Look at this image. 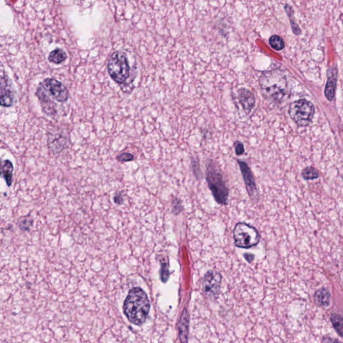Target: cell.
Masks as SVG:
<instances>
[{
	"instance_id": "cell-6",
	"label": "cell",
	"mask_w": 343,
	"mask_h": 343,
	"mask_svg": "<svg viewBox=\"0 0 343 343\" xmlns=\"http://www.w3.org/2000/svg\"><path fill=\"white\" fill-rule=\"evenodd\" d=\"M289 114L299 126L310 124L314 114V107L310 102L300 100L292 103L289 108Z\"/></svg>"
},
{
	"instance_id": "cell-16",
	"label": "cell",
	"mask_w": 343,
	"mask_h": 343,
	"mask_svg": "<svg viewBox=\"0 0 343 343\" xmlns=\"http://www.w3.org/2000/svg\"><path fill=\"white\" fill-rule=\"evenodd\" d=\"M337 86V75L336 70H333L331 75L329 76L327 85L325 88V95L329 101H332L335 98V91H336Z\"/></svg>"
},
{
	"instance_id": "cell-11",
	"label": "cell",
	"mask_w": 343,
	"mask_h": 343,
	"mask_svg": "<svg viewBox=\"0 0 343 343\" xmlns=\"http://www.w3.org/2000/svg\"><path fill=\"white\" fill-rule=\"evenodd\" d=\"M36 95L40 101L43 112L49 116L57 114V104L46 94L40 85L37 87Z\"/></svg>"
},
{
	"instance_id": "cell-12",
	"label": "cell",
	"mask_w": 343,
	"mask_h": 343,
	"mask_svg": "<svg viewBox=\"0 0 343 343\" xmlns=\"http://www.w3.org/2000/svg\"><path fill=\"white\" fill-rule=\"evenodd\" d=\"M238 100L244 111L247 113L251 112L255 107V98L254 94L247 89L241 88L238 90Z\"/></svg>"
},
{
	"instance_id": "cell-4",
	"label": "cell",
	"mask_w": 343,
	"mask_h": 343,
	"mask_svg": "<svg viewBox=\"0 0 343 343\" xmlns=\"http://www.w3.org/2000/svg\"><path fill=\"white\" fill-rule=\"evenodd\" d=\"M107 71L115 83L124 85L130 76V67L126 54L122 51L113 53L108 60Z\"/></svg>"
},
{
	"instance_id": "cell-15",
	"label": "cell",
	"mask_w": 343,
	"mask_h": 343,
	"mask_svg": "<svg viewBox=\"0 0 343 343\" xmlns=\"http://www.w3.org/2000/svg\"><path fill=\"white\" fill-rule=\"evenodd\" d=\"M189 317L186 309L182 313L181 318L179 322V335L182 342H187L188 335V324H189Z\"/></svg>"
},
{
	"instance_id": "cell-10",
	"label": "cell",
	"mask_w": 343,
	"mask_h": 343,
	"mask_svg": "<svg viewBox=\"0 0 343 343\" xmlns=\"http://www.w3.org/2000/svg\"><path fill=\"white\" fill-rule=\"evenodd\" d=\"M15 94L12 84L8 76L2 75L1 77V99L0 103L1 106L10 107L14 103Z\"/></svg>"
},
{
	"instance_id": "cell-2",
	"label": "cell",
	"mask_w": 343,
	"mask_h": 343,
	"mask_svg": "<svg viewBox=\"0 0 343 343\" xmlns=\"http://www.w3.org/2000/svg\"><path fill=\"white\" fill-rule=\"evenodd\" d=\"M262 96L270 102L279 103L288 94V83L286 76L279 70L263 72L260 78Z\"/></svg>"
},
{
	"instance_id": "cell-8",
	"label": "cell",
	"mask_w": 343,
	"mask_h": 343,
	"mask_svg": "<svg viewBox=\"0 0 343 343\" xmlns=\"http://www.w3.org/2000/svg\"><path fill=\"white\" fill-rule=\"evenodd\" d=\"M222 276L217 272L208 271L203 279V290L206 295L216 298L219 295L221 286Z\"/></svg>"
},
{
	"instance_id": "cell-25",
	"label": "cell",
	"mask_w": 343,
	"mask_h": 343,
	"mask_svg": "<svg viewBox=\"0 0 343 343\" xmlns=\"http://www.w3.org/2000/svg\"><path fill=\"white\" fill-rule=\"evenodd\" d=\"M114 202L116 203L117 205H121L124 202V199H123L122 195L120 193L117 194L115 196L114 198H113Z\"/></svg>"
},
{
	"instance_id": "cell-24",
	"label": "cell",
	"mask_w": 343,
	"mask_h": 343,
	"mask_svg": "<svg viewBox=\"0 0 343 343\" xmlns=\"http://www.w3.org/2000/svg\"><path fill=\"white\" fill-rule=\"evenodd\" d=\"M235 148H236V152L237 155L241 156L245 152V149H244V145L243 143L238 141L236 144L235 145Z\"/></svg>"
},
{
	"instance_id": "cell-5",
	"label": "cell",
	"mask_w": 343,
	"mask_h": 343,
	"mask_svg": "<svg viewBox=\"0 0 343 343\" xmlns=\"http://www.w3.org/2000/svg\"><path fill=\"white\" fill-rule=\"evenodd\" d=\"M235 245L237 247L249 249L259 243L260 235L255 227L245 223H239L234 230Z\"/></svg>"
},
{
	"instance_id": "cell-18",
	"label": "cell",
	"mask_w": 343,
	"mask_h": 343,
	"mask_svg": "<svg viewBox=\"0 0 343 343\" xmlns=\"http://www.w3.org/2000/svg\"><path fill=\"white\" fill-rule=\"evenodd\" d=\"M67 53L61 48H56L48 56V61L55 65H60L66 61Z\"/></svg>"
},
{
	"instance_id": "cell-21",
	"label": "cell",
	"mask_w": 343,
	"mask_h": 343,
	"mask_svg": "<svg viewBox=\"0 0 343 343\" xmlns=\"http://www.w3.org/2000/svg\"><path fill=\"white\" fill-rule=\"evenodd\" d=\"M318 172L312 167H308L303 171V177L306 180H312L318 178Z\"/></svg>"
},
{
	"instance_id": "cell-1",
	"label": "cell",
	"mask_w": 343,
	"mask_h": 343,
	"mask_svg": "<svg viewBox=\"0 0 343 343\" xmlns=\"http://www.w3.org/2000/svg\"><path fill=\"white\" fill-rule=\"evenodd\" d=\"M123 309L129 321L135 325L141 326L146 320L150 312V300L142 289L136 287L128 292Z\"/></svg>"
},
{
	"instance_id": "cell-13",
	"label": "cell",
	"mask_w": 343,
	"mask_h": 343,
	"mask_svg": "<svg viewBox=\"0 0 343 343\" xmlns=\"http://www.w3.org/2000/svg\"><path fill=\"white\" fill-rule=\"evenodd\" d=\"M67 143L64 136H53V137H49V139H48V146L55 154L61 152L65 148Z\"/></svg>"
},
{
	"instance_id": "cell-9",
	"label": "cell",
	"mask_w": 343,
	"mask_h": 343,
	"mask_svg": "<svg viewBox=\"0 0 343 343\" xmlns=\"http://www.w3.org/2000/svg\"><path fill=\"white\" fill-rule=\"evenodd\" d=\"M238 162L240 171L241 172L242 176H243L247 193L251 198H255L257 195V190L252 172L248 167L246 162L241 161V160H238Z\"/></svg>"
},
{
	"instance_id": "cell-3",
	"label": "cell",
	"mask_w": 343,
	"mask_h": 343,
	"mask_svg": "<svg viewBox=\"0 0 343 343\" xmlns=\"http://www.w3.org/2000/svg\"><path fill=\"white\" fill-rule=\"evenodd\" d=\"M206 179L208 188L214 200L220 205H227L229 188L225 180L223 171L214 160H208L206 164Z\"/></svg>"
},
{
	"instance_id": "cell-20",
	"label": "cell",
	"mask_w": 343,
	"mask_h": 343,
	"mask_svg": "<svg viewBox=\"0 0 343 343\" xmlns=\"http://www.w3.org/2000/svg\"><path fill=\"white\" fill-rule=\"evenodd\" d=\"M270 44L272 48L275 50H281L284 48L285 44L283 39L277 35H274L270 37Z\"/></svg>"
},
{
	"instance_id": "cell-17",
	"label": "cell",
	"mask_w": 343,
	"mask_h": 343,
	"mask_svg": "<svg viewBox=\"0 0 343 343\" xmlns=\"http://www.w3.org/2000/svg\"><path fill=\"white\" fill-rule=\"evenodd\" d=\"M13 172H14V166L12 162L9 160H5L3 162L2 167H1V175L4 178L7 186H12Z\"/></svg>"
},
{
	"instance_id": "cell-22",
	"label": "cell",
	"mask_w": 343,
	"mask_h": 343,
	"mask_svg": "<svg viewBox=\"0 0 343 343\" xmlns=\"http://www.w3.org/2000/svg\"><path fill=\"white\" fill-rule=\"evenodd\" d=\"M134 159V156L133 154H130V153H122V154H119V155L116 156V160L120 162H131Z\"/></svg>"
},
{
	"instance_id": "cell-19",
	"label": "cell",
	"mask_w": 343,
	"mask_h": 343,
	"mask_svg": "<svg viewBox=\"0 0 343 343\" xmlns=\"http://www.w3.org/2000/svg\"><path fill=\"white\" fill-rule=\"evenodd\" d=\"M331 321L337 334L339 336L343 337V316L337 313H334L331 315Z\"/></svg>"
},
{
	"instance_id": "cell-7",
	"label": "cell",
	"mask_w": 343,
	"mask_h": 343,
	"mask_svg": "<svg viewBox=\"0 0 343 343\" xmlns=\"http://www.w3.org/2000/svg\"><path fill=\"white\" fill-rule=\"evenodd\" d=\"M50 98L60 103H65L69 98V91L64 84L53 78H47L40 85Z\"/></svg>"
},
{
	"instance_id": "cell-14",
	"label": "cell",
	"mask_w": 343,
	"mask_h": 343,
	"mask_svg": "<svg viewBox=\"0 0 343 343\" xmlns=\"http://www.w3.org/2000/svg\"><path fill=\"white\" fill-rule=\"evenodd\" d=\"M315 303L319 307H326L331 303V293L329 290L325 288L319 289L315 292Z\"/></svg>"
},
{
	"instance_id": "cell-23",
	"label": "cell",
	"mask_w": 343,
	"mask_h": 343,
	"mask_svg": "<svg viewBox=\"0 0 343 343\" xmlns=\"http://www.w3.org/2000/svg\"><path fill=\"white\" fill-rule=\"evenodd\" d=\"M192 165H193L194 174H195V177L199 179V177L201 176V171L199 169V163L197 161V159L192 160Z\"/></svg>"
}]
</instances>
